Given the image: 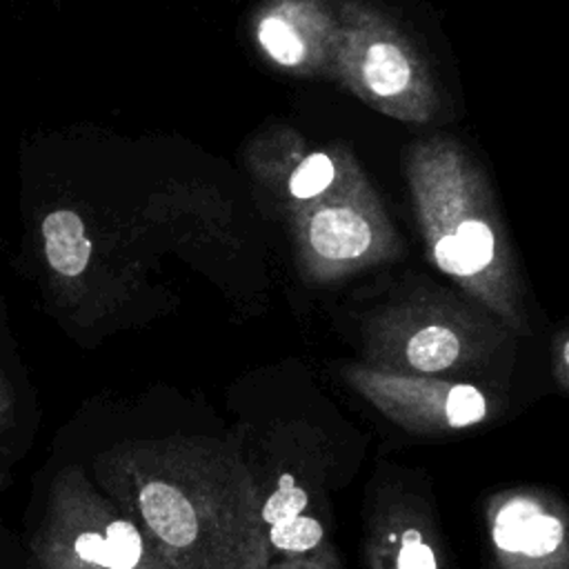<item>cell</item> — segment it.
<instances>
[{
	"label": "cell",
	"instance_id": "1",
	"mask_svg": "<svg viewBox=\"0 0 569 569\" xmlns=\"http://www.w3.org/2000/svg\"><path fill=\"white\" fill-rule=\"evenodd\" d=\"M140 509L147 525L164 542L187 547L196 538V511L189 500L167 482H147L140 489Z\"/></svg>",
	"mask_w": 569,
	"mask_h": 569
},
{
	"label": "cell",
	"instance_id": "2",
	"mask_svg": "<svg viewBox=\"0 0 569 569\" xmlns=\"http://www.w3.org/2000/svg\"><path fill=\"white\" fill-rule=\"evenodd\" d=\"M313 249L329 260H349L360 256L371 242V229L362 216L351 209L333 207L313 216L309 227Z\"/></svg>",
	"mask_w": 569,
	"mask_h": 569
},
{
	"label": "cell",
	"instance_id": "3",
	"mask_svg": "<svg viewBox=\"0 0 569 569\" xmlns=\"http://www.w3.org/2000/svg\"><path fill=\"white\" fill-rule=\"evenodd\" d=\"M362 78L373 93L396 96L409 84L411 69L396 44L376 42L367 49L362 62Z\"/></svg>",
	"mask_w": 569,
	"mask_h": 569
},
{
	"label": "cell",
	"instance_id": "4",
	"mask_svg": "<svg viewBox=\"0 0 569 569\" xmlns=\"http://www.w3.org/2000/svg\"><path fill=\"white\" fill-rule=\"evenodd\" d=\"M458 351L460 342L447 327H425L407 345L409 365L427 373L447 369L458 358Z\"/></svg>",
	"mask_w": 569,
	"mask_h": 569
},
{
	"label": "cell",
	"instance_id": "5",
	"mask_svg": "<svg viewBox=\"0 0 569 569\" xmlns=\"http://www.w3.org/2000/svg\"><path fill=\"white\" fill-rule=\"evenodd\" d=\"M262 47L269 51L273 60L280 64H296L305 58V42L302 38L293 31L291 24H287L280 18H267L262 20L258 29Z\"/></svg>",
	"mask_w": 569,
	"mask_h": 569
},
{
	"label": "cell",
	"instance_id": "6",
	"mask_svg": "<svg viewBox=\"0 0 569 569\" xmlns=\"http://www.w3.org/2000/svg\"><path fill=\"white\" fill-rule=\"evenodd\" d=\"M560 542H562V522L556 516H547L538 511L525 525L518 551L531 558H540V556L553 553L560 547Z\"/></svg>",
	"mask_w": 569,
	"mask_h": 569
},
{
	"label": "cell",
	"instance_id": "7",
	"mask_svg": "<svg viewBox=\"0 0 569 569\" xmlns=\"http://www.w3.org/2000/svg\"><path fill=\"white\" fill-rule=\"evenodd\" d=\"M540 509L531 500H511L505 505L498 513L496 529H493V540L500 549L516 553L520 547V536L525 531V525L529 522L531 516H536Z\"/></svg>",
	"mask_w": 569,
	"mask_h": 569
},
{
	"label": "cell",
	"instance_id": "8",
	"mask_svg": "<svg viewBox=\"0 0 569 569\" xmlns=\"http://www.w3.org/2000/svg\"><path fill=\"white\" fill-rule=\"evenodd\" d=\"M322 538V527L309 516H293L271 525V542L284 551H307Z\"/></svg>",
	"mask_w": 569,
	"mask_h": 569
},
{
	"label": "cell",
	"instance_id": "9",
	"mask_svg": "<svg viewBox=\"0 0 569 569\" xmlns=\"http://www.w3.org/2000/svg\"><path fill=\"white\" fill-rule=\"evenodd\" d=\"M333 180V164L325 153H311L291 173L289 189L296 198H311L327 189Z\"/></svg>",
	"mask_w": 569,
	"mask_h": 569
},
{
	"label": "cell",
	"instance_id": "10",
	"mask_svg": "<svg viewBox=\"0 0 569 569\" xmlns=\"http://www.w3.org/2000/svg\"><path fill=\"white\" fill-rule=\"evenodd\" d=\"M456 240L473 271H480L493 256V233L480 220H465L456 229Z\"/></svg>",
	"mask_w": 569,
	"mask_h": 569
},
{
	"label": "cell",
	"instance_id": "11",
	"mask_svg": "<svg viewBox=\"0 0 569 569\" xmlns=\"http://www.w3.org/2000/svg\"><path fill=\"white\" fill-rule=\"evenodd\" d=\"M307 505V493L296 487L293 482V476L284 473L280 478V485L278 489L267 498L264 507H262V518L269 522V525H276L280 520H287V518H293V516H300L302 509Z\"/></svg>",
	"mask_w": 569,
	"mask_h": 569
},
{
	"label": "cell",
	"instance_id": "12",
	"mask_svg": "<svg viewBox=\"0 0 569 569\" xmlns=\"http://www.w3.org/2000/svg\"><path fill=\"white\" fill-rule=\"evenodd\" d=\"M447 420L451 427H467L485 416V398L471 385H458L447 396Z\"/></svg>",
	"mask_w": 569,
	"mask_h": 569
},
{
	"label": "cell",
	"instance_id": "13",
	"mask_svg": "<svg viewBox=\"0 0 569 569\" xmlns=\"http://www.w3.org/2000/svg\"><path fill=\"white\" fill-rule=\"evenodd\" d=\"M13 409H16V391H13V380L9 371V333H7L4 309L0 298V438L11 425Z\"/></svg>",
	"mask_w": 569,
	"mask_h": 569
},
{
	"label": "cell",
	"instance_id": "14",
	"mask_svg": "<svg viewBox=\"0 0 569 569\" xmlns=\"http://www.w3.org/2000/svg\"><path fill=\"white\" fill-rule=\"evenodd\" d=\"M398 569H436V558L431 547L420 540L416 529L405 531L402 549L398 553Z\"/></svg>",
	"mask_w": 569,
	"mask_h": 569
},
{
	"label": "cell",
	"instance_id": "15",
	"mask_svg": "<svg viewBox=\"0 0 569 569\" xmlns=\"http://www.w3.org/2000/svg\"><path fill=\"white\" fill-rule=\"evenodd\" d=\"M436 260L438 264L449 271V273H458V276H467V273H476L467 260V256L462 253L456 236H445L438 240L436 244Z\"/></svg>",
	"mask_w": 569,
	"mask_h": 569
},
{
	"label": "cell",
	"instance_id": "16",
	"mask_svg": "<svg viewBox=\"0 0 569 569\" xmlns=\"http://www.w3.org/2000/svg\"><path fill=\"white\" fill-rule=\"evenodd\" d=\"M102 533L104 538L122 549V551H129V553H142V538L138 533V529L127 522V520H109L102 525Z\"/></svg>",
	"mask_w": 569,
	"mask_h": 569
}]
</instances>
